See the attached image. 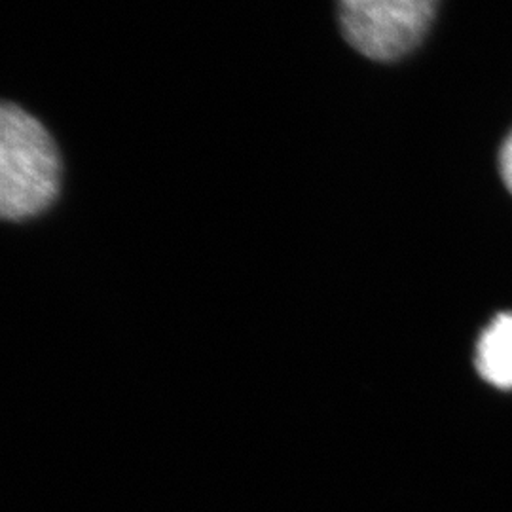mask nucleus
Wrapping results in <instances>:
<instances>
[{
    "instance_id": "obj_4",
    "label": "nucleus",
    "mask_w": 512,
    "mask_h": 512,
    "mask_svg": "<svg viewBox=\"0 0 512 512\" xmlns=\"http://www.w3.org/2000/svg\"><path fill=\"white\" fill-rule=\"evenodd\" d=\"M499 173L512 194V131L499 150Z\"/></svg>"
},
{
    "instance_id": "obj_1",
    "label": "nucleus",
    "mask_w": 512,
    "mask_h": 512,
    "mask_svg": "<svg viewBox=\"0 0 512 512\" xmlns=\"http://www.w3.org/2000/svg\"><path fill=\"white\" fill-rule=\"evenodd\" d=\"M61 164L54 139L35 116L0 101V219L46 211L59 192Z\"/></svg>"
},
{
    "instance_id": "obj_2",
    "label": "nucleus",
    "mask_w": 512,
    "mask_h": 512,
    "mask_svg": "<svg viewBox=\"0 0 512 512\" xmlns=\"http://www.w3.org/2000/svg\"><path fill=\"white\" fill-rule=\"evenodd\" d=\"M439 0H338L342 33L359 54L393 61L427 35Z\"/></svg>"
},
{
    "instance_id": "obj_3",
    "label": "nucleus",
    "mask_w": 512,
    "mask_h": 512,
    "mask_svg": "<svg viewBox=\"0 0 512 512\" xmlns=\"http://www.w3.org/2000/svg\"><path fill=\"white\" fill-rule=\"evenodd\" d=\"M480 376L499 389H512V313H501L482 332L476 346Z\"/></svg>"
}]
</instances>
